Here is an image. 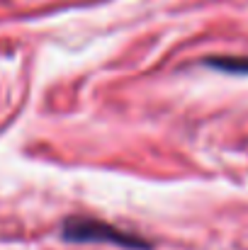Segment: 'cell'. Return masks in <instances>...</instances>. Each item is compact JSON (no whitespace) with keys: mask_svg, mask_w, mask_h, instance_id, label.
<instances>
[{"mask_svg":"<svg viewBox=\"0 0 248 250\" xmlns=\"http://www.w3.org/2000/svg\"><path fill=\"white\" fill-rule=\"evenodd\" d=\"M64 236L68 241H112L117 246H124V248H141V243L117 229H110L107 224H100V221H85V219H71L66 221V229H64Z\"/></svg>","mask_w":248,"mask_h":250,"instance_id":"cell-1","label":"cell"}]
</instances>
